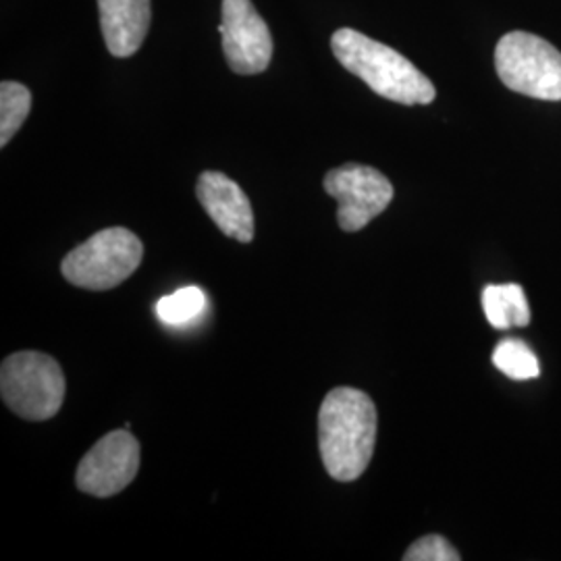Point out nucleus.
I'll return each instance as SVG.
<instances>
[{
    "instance_id": "nucleus-7",
    "label": "nucleus",
    "mask_w": 561,
    "mask_h": 561,
    "mask_svg": "<svg viewBox=\"0 0 561 561\" xmlns=\"http://www.w3.org/2000/svg\"><path fill=\"white\" fill-rule=\"evenodd\" d=\"M140 470V443L129 431L104 435L80 461L76 484L94 497H113L129 486Z\"/></svg>"
},
{
    "instance_id": "nucleus-4",
    "label": "nucleus",
    "mask_w": 561,
    "mask_h": 561,
    "mask_svg": "<svg viewBox=\"0 0 561 561\" xmlns=\"http://www.w3.org/2000/svg\"><path fill=\"white\" fill-rule=\"evenodd\" d=\"M0 393L21 419L48 421L65 400V375L59 362L42 352H18L2 362Z\"/></svg>"
},
{
    "instance_id": "nucleus-8",
    "label": "nucleus",
    "mask_w": 561,
    "mask_h": 561,
    "mask_svg": "<svg viewBox=\"0 0 561 561\" xmlns=\"http://www.w3.org/2000/svg\"><path fill=\"white\" fill-rule=\"evenodd\" d=\"M222 53L240 76L266 71L273 59V38L252 0H222Z\"/></svg>"
},
{
    "instance_id": "nucleus-11",
    "label": "nucleus",
    "mask_w": 561,
    "mask_h": 561,
    "mask_svg": "<svg viewBox=\"0 0 561 561\" xmlns=\"http://www.w3.org/2000/svg\"><path fill=\"white\" fill-rule=\"evenodd\" d=\"M482 310L491 327L505 331L512 327H528L530 306L526 294L516 283L486 285L482 291Z\"/></svg>"
},
{
    "instance_id": "nucleus-1",
    "label": "nucleus",
    "mask_w": 561,
    "mask_h": 561,
    "mask_svg": "<svg viewBox=\"0 0 561 561\" xmlns=\"http://www.w3.org/2000/svg\"><path fill=\"white\" fill-rule=\"evenodd\" d=\"M377 445V408L360 389L337 387L322 400L319 447L331 479L358 481Z\"/></svg>"
},
{
    "instance_id": "nucleus-13",
    "label": "nucleus",
    "mask_w": 561,
    "mask_h": 561,
    "mask_svg": "<svg viewBox=\"0 0 561 561\" xmlns=\"http://www.w3.org/2000/svg\"><path fill=\"white\" fill-rule=\"evenodd\" d=\"M206 310V294L201 287H181L175 294L157 301V314L169 327H185L198 321Z\"/></svg>"
},
{
    "instance_id": "nucleus-5",
    "label": "nucleus",
    "mask_w": 561,
    "mask_h": 561,
    "mask_svg": "<svg viewBox=\"0 0 561 561\" xmlns=\"http://www.w3.org/2000/svg\"><path fill=\"white\" fill-rule=\"evenodd\" d=\"M497 76L505 88L537 101H561V53L528 32H510L495 48Z\"/></svg>"
},
{
    "instance_id": "nucleus-15",
    "label": "nucleus",
    "mask_w": 561,
    "mask_h": 561,
    "mask_svg": "<svg viewBox=\"0 0 561 561\" xmlns=\"http://www.w3.org/2000/svg\"><path fill=\"white\" fill-rule=\"evenodd\" d=\"M405 561H460L461 556L439 535H428L414 542L405 553Z\"/></svg>"
},
{
    "instance_id": "nucleus-14",
    "label": "nucleus",
    "mask_w": 561,
    "mask_h": 561,
    "mask_svg": "<svg viewBox=\"0 0 561 561\" xmlns=\"http://www.w3.org/2000/svg\"><path fill=\"white\" fill-rule=\"evenodd\" d=\"M493 364L514 381H530L541 375L535 352L522 340H503L493 352Z\"/></svg>"
},
{
    "instance_id": "nucleus-10",
    "label": "nucleus",
    "mask_w": 561,
    "mask_h": 561,
    "mask_svg": "<svg viewBox=\"0 0 561 561\" xmlns=\"http://www.w3.org/2000/svg\"><path fill=\"white\" fill-rule=\"evenodd\" d=\"M102 36L113 57H131L140 50L150 27V0H99Z\"/></svg>"
},
{
    "instance_id": "nucleus-3",
    "label": "nucleus",
    "mask_w": 561,
    "mask_h": 561,
    "mask_svg": "<svg viewBox=\"0 0 561 561\" xmlns=\"http://www.w3.org/2000/svg\"><path fill=\"white\" fill-rule=\"evenodd\" d=\"M144 259V243L125 227H111L94 233L60 264L62 277L71 285L106 291L129 279Z\"/></svg>"
},
{
    "instance_id": "nucleus-6",
    "label": "nucleus",
    "mask_w": 561,
    "mask_h": 561,
    "mask_svg": "<svg viewBox=\"0 0 561 561\" xmlns=\"http://www.w3.org/2000/svg\"><path fill=\"white\" fill-rule=\"evenodd\" d=\"M324 192L333 196L337 208V222L347 233L364 229L393 201V185L381 171L366 164H343L324 175Z\"/></svg>"
},
{
    "instance_id": "nucleus-12",
    "label": "nucleus",
    "mask_w": 561,
    "mask_h": 561,
    "mask_svg": "<svg viewBox=\"0 0 561 561\" xmlns=\"http://www.w3.org/2000/svg\"><path fill=\"white\" fill-rule=\"evenodd\" d=\"M32 108V94L18 81L0 85V146L4 148L21 129Z\"/></svg>"
},
{
    "instance_id": "nucleus-9",
    "label": "nucleus",
    "mask_w": 561,
    "mask_h": 561,
    "mask_svg": "<svg viewBox=\"0 0 561 561\" xmlns=\"http://www.w3.org/2000/svg\"><path fill=\"white\" fill-rule=\"evenodd\" d=\"M196 194L206 215L227 238L250 243L254 238V213L245 192L219 171H204Z\"/></svg>"
},
{
    "instance_id": "nucleus-2",
    "label": "nucleus",
    "mask_w": 561,
    "mask_h": 561,
    "mask_svg": "<svg viewBox=\"0 0 561 561\" xmlns=\"http://www.w3.org/2000/svg\"><path fill=\"white\" fill-rule=\"evenodd\" d=\"M341 65L360 78L373 92L400 104H431L437 92L433 81L391 46L373 41L356 30L343 27L331 38Z\"/></svg>"
}]
</instances>
